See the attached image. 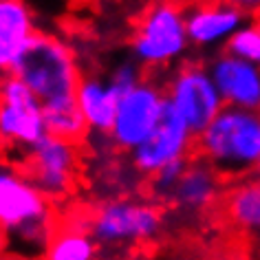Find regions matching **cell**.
I'll return each instance as SVG.
<instances>
[{"label": "cell", "instance_id": "cell-23", "mask_svg": "<svg viewBox=\"0 0 260 260\" xmlns=\"http://www.w3.org/2000/svg\"><path fill=\"white\" fill-rule=\"evenodd\" d=\"M203 260H243V258H236V256H212V258H203Z\"/></svg>", "mask_w": 260, "mask_h": 260}, {"label": "cell", "instance_id": "cell-1", "mask_svg": "<svg viewBox=\"0 0 260 260\" xmlns=\"http://www.w3.org/2000/svg\"><path fill=\"white\" fill-rule=\"evenodd\" d=\"M57 230L53 205L22 170L0 168V232L9 240V253L40 260Z\"/></svg>", "mask_w": 260, "mask_h": 260}, {"label": "cell", "instance_id": "cell-14", "mask_svg": "<svg viewBox=\"0 0 260 260\" xmlns=\"http://www.w3.org/2000/svg\"><path fill=\"white\" fill-rule=\"evenodd\" d=\"M38 31L36 14L24 0H0V80L14 75Z\"/></svg>", "mask_w": 260, "mask_h": 260}, {"label": "cell", "instance_id": "cell-18", "mask_svg": "<svg viewBox=\"0 0 260 260\" xmlns=\"http://www.w3.org/2000/svg\"><path fill=\"white\" fill-rule=\"evenodd\" d=\"M44 121H47V130L51 137L71 141V144H82L86 135H90L75 97L44 106Z\"/></svg>", "mask_w": 260, "mask_h": 260}, {"label": "cell", "instance_id": "cell-3", "mask_svg": "<svg viewBox=\"0 0 260 260\" xmlns=\"http://www.w3.org/2000/svg\"><path fill=\"white\" fill-rule=\"evenodd\" d=\"M14 75L38 97L42 106L75 97L84 77L75 49L69 40L42 29L29 42Z\"/></svg>", "mask_w": 260, "mask_h": 260}, {"label": "cell", "instance_id": "cell-7", "mask_svg": "<svg viewBox=\"0 0 260 260\" xmlns=\"http://www.w3.org/2000/svg\"><path fill=\"white\" fill-rule=\"evenodd\" d=\"M168 113L164 84L146 77L137 88L119 97V106L108 133V144L117 152H133L157 130Z\"/></svg>", "mask_w": 260, "mask_h": 260}, {"label": "cell", "instance_id": "cell-11", "mask_svg": "<svg viewBox=\"0 0 260 260\" xmlns=\"http://www.w3.org/2000/svg\"><path fill=\"white\" fill-rule=\"evenodd\" d=\"M185 24L192 49L218 51L247 24V14L234 3H199L185 7Z\"/></svg>", "mask_w": 260, "mask_h": 260}, {"label": "cell", "instance_id": "cell-19", "mask_svg": "<svg viewBox=\"0 0 260 260\" xmlns=\"http://www.w3.org/2000/svg\"><path fill=\"white\" fill-rule=\"evenodd\" d=\"M225 51L243 62H249L253 67H260V22L247 20L243 29L227 42Z\"/></svg>", "mask_w": 260, "mask_h": 260}, {"label": "cell", "instance_id": "cell-21", "mask_svg": "<svg viewBox=\"0 0 260 260\" xmlns=\"http://www.w3.org/2000/svg\"><path fill=\"white\" fill-rule=\"evenodd\" d=\"M187 164H190V161H181V164L168 166L161 172L154 174V177L150 179V187H152L154 197H159L161 201H170V194L174 192V187H177L181 174H183Z\"/></svg>", "mask_w": 260, "mask_h": 260}, {"label": "cell", "instance_id": "cell-10", "mask_svg": "<svg viewBox=\"0 0 260 260\" xmlns=\"http://www.w3.org/2000/svg\"><path fill=\"white\" fill-rule=\"evenodd\" d=\"M194 152H197V135L168 110L157 130L137 150L130 152V164L139 174L152 179L168 166L190 161Z\"/></svg>", "mask_w": 260, "mask_h": 260}, {"label": "cell", "instance_id": "cell-8", "mask_svg": "<svg viewBox=\"0 0 260 260\" xmlns=\"http://www.w3.org/2000/svg\"><path fill=\"white\" fill-rule=\"evenodd\" d=\"M49 135L44 106L16 75L0 80V146L20 157Z\"/></svg>", "mask_w": 260, "mask_h": 260}, {"label": "cell", "instance_id": "cell-17", "mask_svg": "<svg viewBox=\"0 0 260 260\" xmlns=\"http://www.w3.org/2000/svg\"><path fill=\"white\" fill-rule=\"evenodd\" d=\"M97 240L90 234V223L69 218L51 238L47 251L40 260H97Z\"/></svg>", "mask_w": 260, "mask_h": 260}, {"label": "cell", "instance_id": "cell-4", "mask_svg": "<svg viewBox=\"0 0 260 260\" xmlns=\"http://www.w3.org/2000/svg\"><path fill=\"white\" fill-rule=\"evenodd\" d=\"M128 49L144 71H166L183 64L192 49L185 7L177 3L148 5L133 24Z\"/></svg>", "mask_w": 260, "mask_h": 260}, {"label": "cell", "instance_id": "cell-12", "mask_svg": "<svg viewBox=\"0 0 260 260\" xmlns=\"http://www.w3.org/2000/svg\"><path fill=\"white\" fill-rule=\"evenodd\" d=\"M225 106L260 113V67L220 51L207 62Z\"/></svg>", "mask_w": 260, "mask_h": 260}, {"label": "cell", "instance_id": "cell-6", "mask_svg": "<svg viewBox=\"0 0 260 260\" xmlns=\"http://www.w3.org/2000/svg\"><path fill=\"white\" fill-rule=\"evenodd\" d=\"M164 90L168 110L177 115L197 137L225 108L207 64L197 60H185L172 69L164 82Z\"/></svg>", "mask_w": 260, "mask_h": 260}, {"label": "cell", "instance_id": "cell-2", "mask_svg": "<svg viewBox=\"0 0 260 260\" xmlns=\"http://www.w3.org/2000/svg\"><path fill=\"white\" fill-rule=\"evenodd\" d=\"M197 157L230 181L260 174V113L225 106L197 137Z\"/></svg>", "mask_w": 260, "mask_h": 260}, {"label": "cell", "instance_id": "cell-16", "mask_svg": "<svg viewBox=\"0 0 260 260\" xmlns=\"http://www.w3.org/2000/svg\"><path fill=\"white\" fill-rule=\"evenodd\" d=\"M225 223L245 236H260V174L232 181L220 201Z\"/></svg>", "mask_w": 260, "mask_h": 260}, {"label": "cell", "instance_id": "cell-5", "mask_svg": "<svg viewBox=\"0 0 260 260\" xmlns=\"http://www.w3.org/2000/svg\"><path fill=\"white\" fill-rule=\"evenodd\" d=\"M164 230V210L144 199L115 197L90 214V234L100 247L123 249L150 243Z\"/></svg>", "mask_w": 260, "mask_h": 260}, {"label": "cell", "instance_id": "cell-9", "mask_svg": "<svg viewBox=\"0 0 260 260\" xmlns=\"http://www.w3.org/2000/svg\"><path fill=\"white\" fill-rule=\"evenodd\" d=\"M80 166V144H71L51 135L20 157V170L49 201L64 199L75 190Z\"/></svg>", "mask_w": 260, "mask_h": 260}, {"label": "cell", "instance_id": "cell-13", "mask_svg": "<svg viewBox=\"0 0 260 260\" xmlns=\"http://www.w3.org/2000/svg\"><path fill=\"white\" fill-rule=\"evenodd\" d=\"M225 194V179L207 166L203 159L192 157L190 164L185 166L183 174H181L177 187L170 194V201L179 212L183 214H205L220 205Z\"/></svg>", "mask_w": 260, "mask_h": 260}, {"label": "cell", "instance_id": "cell-15", "mask_svg": "<svg viewBox=\"0 0 260 260\" xmlns=\"http://www.w3.org/2000/svg\"><path fill=\"white\" fill-rule=\"evenodd\" d=\"M119 97L121 95L110 86L106 75L84 73L80 86H77L75 100L84 119H86L90 135L108 137L117 115V106H119Z\"/></svg>", "mask_w": 260, "mask_h": 260}, {"label": "cell", "instance_id": "cell-20", "mask_svg": "<svg viewBox=\"0 0 260 260\" xmlns=\"http://www.w3.org/2000/svg\"><path fill=\"white\" fill-rule=\"evenodd\" d=\"M106 80L110 82V86H113L119 95H126V93H130L133 88H137L139 84L146 80V71L141 69L133 57H130V60L117 62L115 67L108 71Z\"/></svg>", "mask_w": 260, "mask_h": 260}, {"label": "cell", "instance_id": "cell-22", "mask_svg": "<svg viewBox=\"0 0 260 260\" xmlns=\"http://www.w3.org/2000/svg\"><path fill=\"white\" fill-rule=\"evenodd\" d=\"M9 253V240L5 236V232H0V260Z\"/></svg>", "mask_w": 260, "mask_h": 260}]
</instances>
